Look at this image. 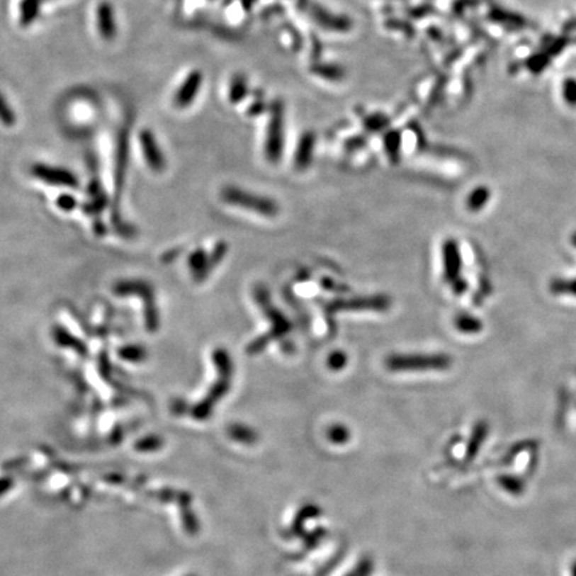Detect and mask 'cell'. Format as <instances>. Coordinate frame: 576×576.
I'll list each match as a JSON object with an SVG mask.
<instances>
[{
  "mask_svg": "<svg viewBox=\"0 0 576 576\" xmlns=\"http://www.w3.org/2000/svg\"><path fill=\"white\" fill-rule=\"evenodd\" d=\"M451 366L452 358L447 354H394L385 359V367L394 373L444 371Z\"/></svg>",
  "mask_w": 576,
  "mask_h": 576,
  "instance_id": "6da1fadb",
  "label": "cell"
},
{
  "mask_svg": "<svg viewBox=\"0 0 576 576\" xmlns=\"http://www.w3.org/2000/svg\"><path fill=\"white\" fill-rule=\"evenodd\" d=\"M393 305L391 298L387 295H370V296H358L352 299H337L329 302L324 307L328 329L335 332V320L334 317L338 312L349 311H376L384 312L390 310Z\"/></svg>",
  "mask_w": 576,
  "mask_h": 576,
  "instance_id": "7a4b0ae2",
  "label": "cell"
},
{
  "mask_svg": "<svg viewBox=\"0 0 576 576\" xmlns=\"http://www.w3.org/2000/svg\"><path fill=\"white\" fill-rule=\"evenodd\" d=\"M222 198L227 203L237 205L244 210L254 211L266 218H275L279 214V205L270 198L254 195L249 191H243L237 187H227L222 192Z\"/></svg>",
  "mask_w": 576,
  "mask_h": 576,
  "instance_id": "3957f363",
  "label": "cell"
},
{
  "mask_svg": "<svg viewBox=\"0 0 576 576\" xmlns=\"http://www.w3.org/2000/svg\"><path fill=\"white\" fill-rule=\"evenodd\" d=\"M254 299L259 305L261 312L264 314V317L271 322V328L267 332V335L272 340L282 339L287 334H290V331L293 328L291 322L284 317V314L279 308H276L273 305L270 293L264 286L258 284L254 288Z\"/></svg>",
  "mask_w": 576,
  "mask_h": 576,
  "instance_id": "277c9868",
  "label": "cell"
},
{
  "mask_svg": "<svg viewBox=\"0 0 576 576\" xmlns=\"http://www.w3.org/2000/svg\"><path fill=\"white\" fill-rule=\"evenodd\" d=\"M443 255V276L446 283L453 284L462 279V254L459 243L455 239H447L441 247Z\"/></svg>",
  "mask_w": 576,
  "mask_h": 576,
  "instance_id": "5b68a950",
  "label": "cell"
},
{
  "mask_svg": "<svg viewBox=\"0 0 576 576\" xmlns=\"http://www.w3.org/2000/svg\"><path fill=\"white\" fill-rule=\"evenodd\" d=\"M33 174L38 179L45 181L48 184L78 187L77 176L71 171L62 169V167L48 166V164H35Z\"/></svg>",
  "mask_w": 576,
  "mask_h": 576,
  "instance_id": "8992f818",
  "label": "cell"
},
{
  "mask_svg": "<svg viewBox=\"0 0 576 576\" xmlns=\"http://www.w3.org/2000/svg\"><path fill=\"white\" fill-rule=\"evenodd\" d=\"M140 146L143 151V157L146 159L148 167L155 172H160L166 167V158L159 147L155 135L149 130H143L140 132Z\"/></svg>",
  "mask_w": 576,
  "mask_h": 576,
  "instance_id": "52a82bcc",
  "label": "cell"
},
{
  "mask_svg": "<svg viewBox=\"0 0 576 576\" xmlns=\"http://www.w3.org/2000/svg\"><path fill=\"white\" fill-rule=\"evenodd\" d=\"M202 74L199 71H191L186 79L183 80L179 89L175 92V99L174 102L179 107V108H186L191 104L199 91H201V86H202Z\"/></svg>",
  "mask_w": 576,
  "mask_h": 576,
  "instance_id": "ba28073f",
  "label": "cell"
},
{
  "mask_svg": "<svg viewBox=\"0 0 576 576\" xmlns=\"http://www.w3.org/2000/svg\"><path fill=\"white\" fill-rule=\"evenodd\" d=\"M96 26L98 31L106 40H111L116 35L115 11L110 1H102L96 9Z\"/></svg>",
  "mask_w": 576,
  "mask_h": 576,
  "instance_id": "9c48e42d",
  "label": "cell"
},
{
  "mask_svg": "<svg viewBox=\"0 0 576 576\" xmlns=\"http://www.w3.org/2000/svg\"><path fill=\"white\" fill-rule=\"evenodd\" d=\"M455 328L462 332V334H467V335H474V334H479L483 328V323L478 319V317H473L470 314H459L455 317L453 320Z\"/></svg>",
  "mask_w": 576,
  "mask_h": 576,
  "instance_id": "30bf717a",
  "label": "cell"
},
{
  "mask_svg": "<svg viewBox=\"0 0 576 576\" xmlns=\"http://www.w3.org/2000/svg\"><path fill=\"white\" fill-rule=\"evenodd\" d=\"M40 3H42V0H22L21 1L19 21H21L22 26H28V24L34 23L38 13H39Z\"/></svg>",
  "mask_w": 576,
  "mask_h": 576,
  "instance_id": "8fae6325",
  "label": "cell"
},
{
  "mask_svg": "<svg viewBox=\"0 0 576 576\" xmlns=\"http://www.w3.org/2000/svg\"><path fill=\"white\" fill-rule=\"evenodd\" d=\"M488 199H490V191L487 190L486 187H478L468 195L465 205L471 213H478L486 207Z\"/></svg>",
  "mask_w": 576,
  "mask_h": 576,
  "instance_id": "7c38bea8",
  "label": "cell"
},
{
  "mask_svg": "<svg viewBox=\"0 0 576 576\" xmlns=\"http://www.w3.org/2000/svg\"><path fill=\"white\" fill-rule=\"evenodd\" d=\"M0 123L6 127H12L16 123V113L1 92H0Z\"/></svg>",
  "mask_w": 576,
  "mask_h": 576,
  "instance_id": "4fadbf2b",
  "label": "cell"
},
{
  "mask_svg": "<svg viewBox=\"0 0 576 576\" xmlns=\"http://www.w3.org/2000/svg\"><path fill=\"white\" fill-rule=\"evenodd\" d=\"M311 154H312V139L305 137L296 155V167L305 169L311 162Z\"/></svg>",
  "mask_w": 576,
  "mask_h": 576,
  "instance_id": "5bb4252c",
  "label": "cell"
},
{
  "mask_svg": "<svg viewBox=\"0 0 576 576\" xmlns=\"http://www.w3.org/2000/svg\"><path fill=\"white\" fill-rule=\"evenodd\" d=\"M349 356L344 351H334L328 355L327 367L331 371H341L347 367Z\"/></svg>",
  "mask_w": 576,
  "mask_h": 576,
  "instance_id": "9a60e30c",
  "label": "cell"
},
{
  "mask_svg": "<svg viewBox=\"0 0 576 576\" xmlns=\"http://www.w3.org/2000/svg\"><path fill=\"white\" fill-rule=\"evenodd\" d=\"M271 341V338H270L267 334L260 335L259 338L252 340L249 346H247V354H249V355H258L260 352H263V351L266 350Z\"/></svg>",
  "mask_w": 576,
  "mask_h": 576,
  "instance_id": "2e32d148",
  "label": "cell"
},
{
  "mask_svg": "<svg viewBox=\"0 0 576 576\" xmlns=\"http://www.w3.org/2000/svg\"><path fill=\"white\" fill-rule=\"evenodd\" d=\"M120 355L127 361H140L145 356V351L140 347H125L122 350Z\"/></svg>",
  "mask_w": 576,
  "mask_h": 576,
  "instance_id": "e0dca14e",
  "label": "cell"
},
{
  "mask_svg": "<svg viewBox=\"0 0 576 576\" xmlns=\"http://www.w3.org/2000/svg\"><path fill=\"white\" fill-rule=\"evenodd\" d=\"M322 284H323L324 290H327V291H332V293H343V291H347V290L340 288L339 286H338V284H335V283L332 282L331 279H323V281H322Z\"/></svg>",
  "mask_w": 576,
  "mask_h": 576,
  "instance_id": "ac0fdd59",
  "label": "cell"
},
{
  "mask_svg": "<svg viewBox=\"0 0 576 576\" xmlns=\"http://www.w3.org/2000/svg\"><path fill=\"white\" fill-rule=\"evenodd\" d=\"M74 204H75V201L71 199L69 196H62V198L59 199V205H60L62 208H64V210H69L71 207H74Z\"/></svg>",
  "mask_w": 576,
  "mask_h": 576,
  "instance_id": "d6986e66",
  "label": "cell"
}]
</instances>
